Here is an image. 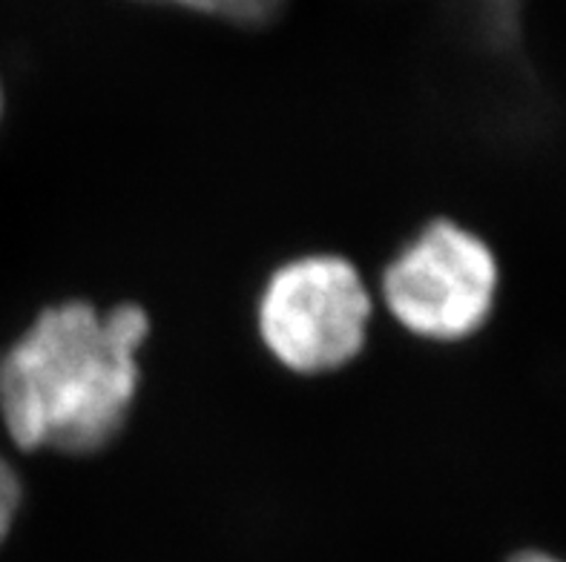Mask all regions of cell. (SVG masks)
<instances>
[{
  "mask_svg": "<svg viewBox=\"0 0 566 562\" xmlns=\"http://www.w3.org/2000/svg\"><path fill=\"white\" fill-rule=\"evenodd\" d=\"M150 319L138 305L46 307L0 357V420L23 450L84 456L127 425Z\"/></svg>",
  "mask_w": 566,
  "mask_h": 562,
  "instance_id": "1",
  "label": "cell"
},
{
  "mask_svg": "<svg viewBox=\"0 0 566 562\" xmlns=\"http://www.w3.org/2000/svg\"><path fill=\"white\" fill-rule=\"evenodd\" d=\"M371 293L348 258L302 256L282 264L259 296L262 344L287 371H339L366 348Z\"/></svg>",
  "mask_w": 566,
  "mask_h": 562,
  "instance_id": "2",
  "label": "cell"
},
{
  "mask_svg": "<svg viewBox=\"0 0 566 562\" xmlns=\"http://www.w3.org/2000/svg\"><path fill=\"white\" fill-rule=\"evenodd\" d=\"M501 271L481 235L454 221L426 224L382 271L388 314L429 342H460L486 325Z\"/></svg>",
  "mask_w": 566,
  "mask_h": 562,
  "instance_id": "3",
  "label": "cell"
},
{
  "mask_svg": "<svg viewBox=\"0 0 566 562\" xmlns=\"http://www.w3.org/2000/svg\"><path fill=\"white\" fill-rule=\"evenodd\" d=\"M133 3L176 9L228 26H268L287 7V0H133Z\"/></svg>",
  "mask_w": 566,
  "mask_h": 562,
  "instance_id": "4",
  "label": "cell"
},
{
  "mask_svg": "<svg viewBox=\"0 0 566 562\" xmlns=\"http://www.w3.org/2000/svg\"><path fill=\"white\" fill-rule=\"evenodd\" d=\"M23 506V483L7 456L0 454V545L12 534Z\"/></svg>",
  "mask_w": 566,
  "mask_h": 562,
  "instance_id": "5",
  "label": "cell"
},
{
  "mask_svg": "<svg viewBox=\"0 0 566 562\" xmlns=\"http://www.w3.org/2000/svg\"><path fill=\"white\" fill-rule=\"evenodd\" d=\"M510 562H566V560H560V556L555 554H546V551H538V549H526L512 554Z\"/></svg>",
  "mask_w": 566,
  "mask_h": 562,
  "instance_id": "6",
  "label": "cell"
},
{
  "mask_svg": "<svg viewBox=\"0 0 566 562\" xmlns=\"http://www.w3.org/2000/svg\"><path fill=\"white\" fill-rule=\"evenodd\" d=\"M0 113H3V84H0Z\"/></svg>",
  "mask_w": 566,
  "mask_h": 562,
  "instance_id": "7",
  "label": "cell"
}]
</instances>
